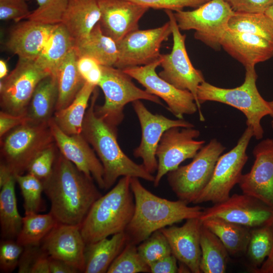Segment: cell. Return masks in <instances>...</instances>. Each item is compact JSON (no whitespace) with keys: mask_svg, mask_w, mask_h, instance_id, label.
I'll list each match as a JSON object with an SVG mask.
<instances>
[{"mask_svg":"<svg viewBox=\"0 0 273 273\" xmlns=\"http://www.w3.org/2000/svg\"><path fill=\"white\" fill-rule=\"evenodd\" d=\"M172 34L168 20L162 26L132 31L117 43L118 57L114 67L126 68L149 64L161 56L160 49L164 41Z\"/></svg>","mask_w":273,"mask_h":273,"instance_id":"cell-13","label":"cell"},{"mask_svg":"<svg viewBox=\"0 0 273 273\" xmlns=\"http://www.w3.org/2000/svg\"><path fill=\"white\" fill-rule=\"evenodd\" d=\"M234 12L225 0H210L193 10L173 14L180 30H195V39L218 51Z\"/></svg>","mask_w":273,"mask_h":273,"instance_id":"cell-9","label":"cell"},{"mask_svg":"<svg viewBox=\"0 0 273 273\" xmlns=\"http://www.w3.org/2000/svg\"><path fill=\"white\" fill-rule=\"evenodd\" d=\"M272 227L273 230V223L272 224ZM254 272L273 273V246L269 256L264 260L260 267L256 269Z\"/></svg>","mask_w":273,"mask_h":273,"instance_id":"cell-53","label":"cell"},{"mask_svg":"<svg viewBox=\"0 0 273 273\" xmlns=\"http://www.w3.org/2000/svg\"><path fill=\"white\" fill-rule=\"evenodd\" d=\"M13 174L10 169L3 163H0V188Z\"/></svg>","mask_w":273,"mask_h":273,"instance_id":"cell-54","label":"cell"},{"mask_svg":"<svg viewBox=\"0 0 273 273\" xmlns=\"http://www.w3.org/2000/svg\"><path fill=\"white\" fill-rule=\"evenodd\" d=\"M29 121L27 114L14 115L1 110L0 111V138L14 128Z\"/></svg>","mask_w":273,"mask_h":273,"instance_id":"cell-49","label":"cell"},{"mask_svg":"<svg viewBox=\"0 0 273 273\" xmlns=\"http://www.w3.org/2000/svg\"><path fill=\"white\" fill-rule=\"evenodd\" d=\"M245 67V79L240 86L225 88L205 81L198 87L197 100L200 105L207 101H214L239 110L245 116L247 126L252 128L253 136L260 140L264 133L261 120L265 116L270 115L271 109L268 102L262 98L257 89L255 66Z\"/></svg>","mask_w":273,"mask_h":273,"instance_id":"cell-5","label":"cell"},{"mask_svg":"<svg viewBox=\"0 0 273 273\" xmlns=\"http://www.w3.org/2000/svg\"><path fill=\"white\" fill-rule=\"evenodd\" d=\"M42 252L40 244L24 246L18 265V272H30L32 265Z\"/></svg>","mask_w":273,"mask_h":273,"instance_id":"cell-48","label":"cell"},{"mask_svg":"<svg viewBox=\"0 0 273 273\" xmlns=\"http://www.w3.org/2000/svg\"><path fill=\"white\" fill-rule=\"evenodd\" d=\"M264 13L273 20V5L269 7Z\"/></svg>","mask_w":273,"mask_h":273,"instance_id":"cell-56","label":"cell"},{"mask_svg":"<svg viewBox=\"0 0 273 273\" xmlns=\"http://www.w3.org/2000/svg\"><path fill=\"white\" fill-rule=\"evenodd\" d=\"M94 180L81 172L59 151L51 175L42 181L51 203L50 212L58 222L81 225L102 195Z\"/></svg>","mask_w":273,"mask_h":273,"instance_id":"cell-1","label":"cell"},{"mask_svg":"<svg viewBox=\"0 0 273 273\" xmlns=\"http://www.w3.org/2000/svg\"><path fill=\"white\" fill-rule=\"evenodd\" d=\"M202 223L220 239L230 255L246 254L251 229L217 218L207 219Z\"/></svg>","mask_w":273,"mask_h":273,"instance_id":"cell-31","label":"cell"},{"mask_svg":"<svg viewBox=\"0 0 273 273\" xmlns=\"http://www.w3.org/2000/svg\"><path fill=\"white\" fill-rule=\"evenodd\" d=\"M229 28L256 35L273 43V20L265 13L234 12Z\"/></svg>","mask_w":273,"mask_h":273,"instance_id":"cell-36","label":"cell"},{"mask_svg":"<svg viewBox=\"0 0 273 273\" xmlns=\"http://www.w3.org/2000/svg\"><path fill=\"white\" fill-rule=\"evenodd\" d=\"M102 76L98 86L103 91L105 102L95 106V112L110 125L116 127L124 119L126 104L136 100H145L162 105L160 98L137 87L131 77L122 69L114 66H102Z\"/></svg>","mask_w":273,"mask_h":273,"instance_id":"cell-7","label":"cell"},{"mask_svg":"<svg viewBox=\"0 0 273 273\" xmlns=\"http://www.w3.org/2000/svg\"><path fill=\"white\" fill-rule=\"evenodd\" d=\"M137 248L141 257L149 266L172 254L169 243L160 230L153 233Z\"/></svg>","mask_w":273,"mask_h":273,"instance_id":"cell-40","label":"cell"},{"mask_svg":"<svg viewBox=\"0 0 273 273\" xmlns=\"http://www.w3.org/2000/svg\"><path fill=\"white\" fill-rule=\"evenodd\" d=\"M8 67L7 62L3 59L0 60V78L3 79L8 75Z\"/></svg>","mask_w":273,"mask_h":273,"instance_id":"cell-55","label":"cell"},{"mask_svg":"<svg viewBox=\"0 0 273 273\" xmlns=\"http://www.w3.org/2000/svg\"><path fill=\"white\" fill-rule=\"evenodd\" d=\"M54 143L49 122L28 121L1 139V163L13 174H23L32 160Z\"/></svg>","mask_w":273,"mask_h":273,"instance_id":"cell-6","label":"cell"},{"mask_svg":"<svg viewBox=\"0 0 273 273\" xmlns=\"http://www.w3.org/2000/svg\"><path fill=\"white\" fill-rule=\"evenodd\" d=\"M29 273H50L49 256L43 250L32 265Z\"/></svg>","mask_w":273,"mask_h":273,"instance_id":"cell-52","label":"cell"},{"mask_svg":"<svg viewBox=\"0 0 273 273\" xmlns=\"http://www.w3.org/2000/svg\"><path fill=\"white\" fill-rule=\"evenodd\" d=\"M161 62L160 56L149 64L122 70L141 84L148 93L164 101L168 110L178 119H183L185 114L195 113L198 110L193 95L189 90L176 88L156 73V68Z\"/></svg>","mask_w":273,"mask_h":273,"instance_id":"cell-16","label":"cell"},{"mask_svg":"<svg viewBox=\"0 0 273 273\" xmlns=\"http://www.w3.org/2000/svg\"><path fill=\"white\" fill-rule=\"evenodd\" d=\"M129 176H122L93 204L80 229L85 244L124 232L134 211Z\"/></svg>","mask_w":273,"mask_h":273,"instance_id":"cell-4","label":"cell"},{"mask_svg":"<svg viewBox=\"0 0 273 273\" xmlns=\"http://www.w3.org/2000/svg\"><path fill=\"white\" fill-rule=\"evenodd\" d=\"M199 130L193 127H172L166 130L158 145L156 156L158 159L154 186H159L162 178L179 166L188 159L193 158L204 146V140H196Z\"/></svg>","mask_w":273,"mask_h":273,"instance_id":"cell-15","label":"cell"},{"mask_svg":"<svg viewBox=\"0 0 273 273\" xmlns=\"http://www.w3.org/2000/svg\"><path fill=\"white\" fill-rule=\"evenodd\" d=\"M74 47V41L66 27L61 23L57 24L35 61L51 74L55 75L59 66Z\"/></svg>","mask_w":273,"mask_h":273,"instance_id":"cell-30","label":"cell"},{"mask_svg":"<svg viewBox=\"0 0 273 273\" xmlns=\"http://www.w3.org/2000/svg\"><path fill=\"white\" fill-rule=\"evenodd\" d=\"M136 4L154 9L184 10L185 8H197L210 0H130Z\"/></svg>","mask_w":273,"mask_h":273,"instance_id":"cell-44","label":"cell"},{"mask_svg":"<svg viewBox=\"0 0 273 273\" xmlns=\"http://www.w3.org/2000/svg\"><path fill=\"white\" fill-rule=\"evenodd\" d=\"M77 67L86 82L98 86L102 76L101 65L92 58L81 56L78 57Z\"/></svg>","mask_w":273,"mask_h":273,"instance_id":"cell-46","label":"cell"},{"mask_svg":"<svg viewBox=\"0 0 273 273\" xmlns=\"http://www.w3.org/2000/svg\"><path fill=\"white\" fill-rule=\"evenodd\" d=\"M253 136L252 128L247 126L235 147L220 156L211 180L193 204L210 202L214 204L230 197L232 189L239 184L243 174L248 159L246 150Z\"/></svg>","mask_w":273,"mask_h":273,"instance_id":"cell-11","label":"cell"},{"mask_svg":"<svg viewBox=\"0 0 273 273\" xmlns=\"http://www.w3.org/2000/svg\"><path fill=\"white\" fill-rule=\"evenodd\" d=\"M100 17L98 0H69L61 23L69 32L75 47L88 37Z\"/></svg>","mask_w":273,"mask_h":273,"instance_id":"cell-25","label":"cell"},{"mask_svg":"<svg viewBox=\"0 0 273 273\" xmlns=\"http://www.w3.org/2000/svg\"><path fill=\"white\" fill-rule=\"evenodd\" d=\"M78 57L74 47L55 72L58 92L55 111L68 106L85 82L77 69Z\"/></svg>","mask_w":273,"mask_h":273,"instance_id":"cell-27","label":"cell"},{"mask_svg":"<svg viewBox=\"0 0 273 273\" xmlns=\"http://www.w3.org/2000/svg\"><path fill=\"white\" fill-rule=\"evenodd\" d=\"M50 273H77L80 271L66 262L49 256Z\"/></svg>","mask_w":273,"mask_h":273,"instance_id":"cell-51","label":"cell"},{"mask_svg":"<svg viewBox=\"0 0 273 273\" xmlns=\"http://www.w3.org/2000/svg\"><path fill=\"white\" fill-rule=\"evenodd\" d=\"M15 175L1 188L0 225L2 239L16 240L21 231L22 218L18 210Z\"/></svg>","mask_w":273,"mask_h":273,"instance_id":"cell-32","label":"cell"},{"mask_svg":"<svg viewBox=\"0 0 273 273\" xmlns=\"http://www.w3.org/2000/svg\"><path fill=\"white\" fill-rule=\"evenodd\" d=\"M221 47L245 67L255 66L273 57V43L256 35L229 28Z\"/></svg>","mask_w":273,"mask_h":273,"instance_id":"cell-24","label":"cell"},{"mask_svg":"<svg viewBox=\"0 0 273 273\" xmlns=\"http://www.w3.org/2000/svg\"><path fill=\"white\" fill-rule=\"evenodd\" d=\"M107 272H150V269L140 255L136 245L126 243L123 250L111 263Z\"/></svg>","mask_w":273,"mask_h":273,"instance_id":"cell-39","label":"cell"},{"mask_svg":"<svg viewBox=\"0 0 273 273\" xmlns=\"http://www.w3.org/2000/svg\"><path fill=\"white\" fill-rule=\"evenodd\" d=\"M24 0H0V19L19 22L30 14Z\"/></svg>","mask_w":273,"mask_h":273,"instance_id":"cell-45","label":"cell"},{"mask_svg":"<svg viewBox=\"0 0 273 273\" xmlns=\"http://www.w3.org/2000/svg\"><path fill=\"white\" fill-rule=\"evenodd\" d=\"M225 149L220 142L212 139L191 162L167 174L168 184L179 200L193 203L211 180L217 161Z\"/></svg>","mask_w":273,"mask_h":273,"instance_id":"cell-8","label":"cell"},{"mask_svg":"<svg viewBox=\"0 0 273 273\" xmlns=\"http://www.w3.org/2000/svg\"><path fill=\"white\" fill-rule=\"evenodd\" d=\"M58 85L55 75L50 74L37 84L29 104L27 115L29 121L48 123L53 117L58 99Z\"/></svg>","mask_w":273,"mask_h":273,"instance_id":"cell-28","label":"cell"},{"mask_svg":"<svg viewBox=\"0 0 273 273\" xmlns=\"http://www.w3.org/2000/svg\"><path fill=\"white\" fill-rule=\"evenodd\" d=\"M51 74L35 60L18 59L15 68L0 82L1 110L14 115L27 114L38 83Z\"/></svg>","mask_w":273,"mask_h":273,"instance_id":"cell-12","label":"cell"},{"mask_svg":"<svg viewBox=\"0 0 273 273\" xmlns=\"http://www.w3.org/2000/svg\"><path fill=\"white\" fill-rule=\"evenodd\" d=\"M103 33L116 42L138 30L139 22L150 9L130 0H98Z\"/></svg>","mask_w":273,"mask_h":273,"instance_id":"cell-20","label":"cell"},{"mask_svg":"<svg viewBox=\"0 0 273 273\" xmlns=\"http://www.w3.org/2000/svg\"><path fill=\"white\" fill-rule=\"evenodd\" d=\"M200 247L201 272H226L229 254L220 239L203 224L200 231Z\"/></svg>","mask_w":273,"mask_h":273,"instance_id":"cell-34","label":"cell"},{"mask_svg":"<svg viewBox=\"0 0 273 273\" xmlns=\"http://www.w3.org/2000/svg\"><path fill=\"white\" fill-rule=\"evenodd\" d=\"M58 223L50 212L44 214L38 213L25 214L22 218V228L16 241L24 247L40 244Z\"/></svg>","mask_w":273,"mask_h":273,"instance_id":"cell-35","label":"cell"},{"mask_svg":"<svg viewBox=\"0 0 273 273\" xmlns=\"http://www.w3.org/2000/svg\"><path fill=\"white\" fill-rule=\"evenodd\" d=\"M69 0H36L37 7L25 19L55 25L61 22Z\"/></svg>","mask_w":273,"mask_h":273,"instance_id":"cell-41","label":"cell"},{"mask_svg":"<svg viewBox=\"0 0 273 273\" xmlns=\"http://www.w3.org/2000/svg\"><path fill=\"white\" fill-rule=\"evenodd\" d=\"M85 245L80 226L59 222L40 243L49 256L66 262L80 272L85 269Z\"/></svg>","mask_w":273,"mask_h":273,"instance_id":"cell-21","label":"cell"},{"mask_svg":"<svg viewBox=\"0 0 273 273\" xmlns=\"http://www.w3.org/2000/svg\"><path fill=\"white\" fill-rule=\"evenodd\" d=\"M177 259L172 254L164 257L150 265L151 273L178 272Z\"/></svg>","mask_w":273,"mask_h":273,"instance_id":"cell-50","label":"cell"},{"mask_svg":"<svg viewBox=\"0 0 273 273\" xmlns=\"http://www.w3.org/2000/svg\"><path fill=\"white\" fill-rule=\"evenodd\" d=\"M270 108L271 109V113L270 116L273 118V100L270 102H268Z\"/></svg>","mask_w":273,"mask_h":273,"instance_id":"cell-57","label":"cell"},{"mask_svg":"<svg viewBox=\"0 0 273 273\" xmlns=\"http://www.w3.org/2000/svg\"><path fill=\"white\" fill-rule=\"evenodd\" d=\"M134 199L133 216L124 233L127 242L139 245L155 232L191 218L200 217L204 209L189 206L180 200L170 201L145 188L138 177L130 178Z\"/></svg>","mask_w":273,"mask_h":273,"instance_id":"cell-2","label":"cell"},{"mask_svg":"<svg viewBox=\"0 0 273 273\" xmlns=\"http://www.w3.org/2000/svg\"><path fill=\"white\" fill-rule=\"evenodd\" d=\"M49 124L59 152L81 172L93 178L100 189H104L102 163L82 134L65 133L57 125L53 117Z\"/></svg>","mask_w":273,"mask_h":273,"instance_id":"cell-18","label":"cell"},{"mask_svg":"<svg viewBox=\"0 0 273 273\" xmlns=\"http://www.w3.org/2000/svg\"><path fill=\"white\" fill-rule=\"evenodd\" d=\"M235 12L264 13L273 0H225Z\"/></svg>","mask_w":273,"mask_h":273,"instance_id":"cell-47","label":"cell"},{"mask_svg":"<svg viewBox=\"0 0 273 273\" xmlns=\"http://www.w3.org/2000/svg\"><path fill=\"white\" fill-rule=\"evenodd\" d=\"M55 25L26 19L11 30L6 47L18 59L35 60L45 47Z\"/></svg>","mask_w":273,"mask_h":273,"instance_id":"cell-23","label":"cell"},{"mask_svg":"<svg viewBox=\"0 0 273 273\" xmlns=\"http://www.w3.org/2000/svg\"><path fill=\"white\" fill-rule=\"evenodd\" d=\"M96 87L85 82L68 106L55 112L53 119L64 132L68 135L81 133L88 102Z\"/></svg>","mask_w":273,"mask_h":273,"instance_id":"cell-29","label":"cell"},{"mask_svg":"<svg viewBox=\"0 0 273 273\" xmlns=\"http://www.w3.org/2000/svg\"><path fill=\"white\" fill-rule=\"evenodd\" d=\"M169 18L172 28L173 45L169 54H161L160 66L162 70L159 76L176 88L190 91L194 96L199 114L200 121L204 118L199 104L197 92L198 86L205 81L202 72L192 65L186 47V35L180 32L173 12L164 10Z\"/></svg>","mask_w":273,"mask_h":273,"instance_id":"cell-10","label":"cell"},{"mask_svg":"<svg viewBox=\"0 0 273 273\" xmlns=\"http://www.w3.org/2000/svg\"><path fill=\"white\" fill-rule=\"evenodd\" d=\"M202 223L199 217L186 220L180 226L170 225L160 230L166 238L171 253L191 272L201 273L200 231Z\"/></svg>","mask_w":273,"mask_h":273,"instance_id":"cell-22","label":"cell"},{"mask_svg":"<svg viewBox=\"0 0 273 273\" xmlns=\"http://www.w3.org/2000/svg\"><path fill=\"white\" fill-rule=\"evenodd\" d=\"M24 246L16 240L2 239L0 243V269L3 272H11L18 265Z\"/></svg>","mask_w":273,"mask_h":273,"instance_id":"cell-43","label":"cell"},{"mask_svg":"<svg viewBox=\"0 0 273 273\" xmlns=\"http://www.w3.org/2000/svg\"><path fill=\"white\" fill-rule=\"evenodd\" d=\"M58 152L56 143L45 149L32 160L26 171L42 181L47 179L52 172Z\"/></svg>","mask_w":273,"mask_h":273,"instance_id":"cell-42","label":"cell"},{"mask_svg":"<svg viewBox=\"0 0 273 273\" xmlns=\"http://www.w3.org/2000/svg\"><path fill=\"white\" fill-rule=\"evenodd\" d=\"M98 92L94 90L84 116L81 134L92 146L103 167L104 190L110 189L119 177L129 176L153 182L155 176L143 165L130 159L121 150L117 128L97 116L95 112Z\"/></svg>","mask_w":273,"mask_h":273,"instance_id":"cell-3","label":"cell"},{"mask_svg":"<svg viewBox=\"0 0 273 273\" xmlns=\"http://www.w3.org/2000/svg\"><path fill=\"white\" fill-rule=\"evenodd\" d=\"M132 104L142 130L141 141L134 150L133 155L141 158L145 169L153 174L157 171L156 151L163 133L172 127H193L194 125L184 119L173 120L161 114H154L141 100L135 101Z\"/></svg>","mask_w":273,"mask_h":273,"instance_id":"cell-17","label":"cell"},{"mask_svg":"<svg viewBox=\"0 0 273 273\" xmlns=\"http://www.w3.org/2000/svg\"><path fill=\"white\" fill-rule=\"evenodd\" d=\"M213 218L253 229L273 223V207L244 193L235 194L203 209L199 217L201 221Z\"/></svg>","mask_w":273,"mask_h":273,"instance_id":"cell-14","label":"cell"},{"mask_svg":"<svg viewBox=\"0 0 273 273\" xmlns=\"http://www.w3.org/2000/svg\"><path fill=\"white\" fill-rule=\"evenodd\" d=\"M272 246V224L251 229L250 237L246 254L253 272L260 267L269 256Z\"/></svg>","mask_w":273,"mask_h":273,"instance_id":"cell-37","label":"cell"},{"mask_svg":"<svg viewBox=\"0 0 273 273\" xmlns=\"http://www.w3.org/2000/svg\"><path fill=\"white\" fill-rule=\"evenodd\" d=\"M250 171L243 174L239 183L243 193L273 207V139L267 138L255 146Z\"/></svg>","mask_w":273,"mask_h":273,"instance_id":"cell-19","label":"cell"},{"mask_svg":"<svg viewBox=\"0 0 273 273\" xmlns=\"http://www.w3.org/2000/svg\"><path fill=\"white\" fill-rule=\"evenodd\" d=\"M127 239L124 232L113 235L85 245V273H105L125 247Z\"/></svg>","mask_w":273,"mask_h":273,"instance_id":"cell-26","label":"cell"},{"mask_svg":"<svg viewBox=\"0 0 273 273\" xmlns=\"http://www.w3.org/2000/svg\"><path fill=\"white\" fill-rule=\"evenodd\" d=\"M15 176L23 198L25 214L44 211L45 204L41 197L43 192L42 181L28 173L16 174Z\"/></svg>","mask_w":273,"mask_h":273,"instance_id":"cell-38","label":"cell"},{"mask_svg":"<svg viewBox=\"0 0 273 273\" xmlns=\"http://www.w3.org/2000/svg\"><path fill=\"white\" fill-rule=\"evenodd\" d=\"M74 48L78 56L92 58L102 66H114L118 57L116 42L103 33L99 22L88 37Z\"/></svg>","mask_w":273,"mask_h":273,"instance_id":"cell-33","label":"cell"},{"mask_svg":"<svg viewBox=\"0 0 273 273\" xmlns=\"http://www.w3.org/2000/svg\"><path fill=\"white\" fill-rule=\"evenodd\" d=\"M24 1L27 2V1H30V0H24Z\"/></svg>","mask_w":273,"mask_h":273,"instance_id":"cell-58","label":"cell"}]
</instances>
